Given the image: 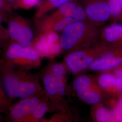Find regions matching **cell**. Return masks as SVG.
Listing matches in <instances>:
<instances>
[{
    "label": "cell",
    "mask_w": 122,
    "mask_h": 122,
    "mask_svg": "<svg viewBox=\"0 0 122 122\" xmlns=\"http://www.w3.org/2000/svg\"><path fill=\"white\" fill-rule=\"evenodd\" d=\"M8 32L12 39L24 47H28L33 38V33L25 19L17 16L9 21Z\"/></svg>",
    "instance_id": "1"
},
{
    "label": "cell",
    "mask_w": 122,
    "mask_h": 122,
    "mask_svg": "<svg viewBox=\"0 0 122 122\" xmlns=\"http://www.w3.org/2000/svg\"><path fill=\"white\" fill-rule=\"evenodd\" d=\"M89 30L82 21L75 22L67 26L63 30L60 38L61 48L65 50L72 48L85 37Z\"/></svg>",
    "instance_id": "2"
},
{
    "label": "cell",
    "mask_w": 122,
    "mask_h": 122,
    "mask_svg": "<svg viewBox=\"0 0 122 122\" xmlns=\"http://www.w3.org/2000/svg\"><path fill=\"white\" fill-rule=\"evenodd\" d=\"M86 16L92 21L104 22L111 16L108 0H83Z\"/></svg>",
    "instance_id": "3"
},
{
    "label": "cell",
    "mask_w": 122,
    "mask_h": 122,
    "mask_svg": "<svg viewBox=\"0 0 122 122\" xmlns=\"http://www.w3.org/2000/svg\"><path fill=\"white\" fill-rule=\"evenodd\" d=\"M5 88L11 97L26 98L35 93L37 87L30 82L20 81L11 76H6L4 80Z\"/></svg>",
    "instance_id": "4"
},
{
    "label": "cell",
    "mask_w": 122,
    "mask_h": 122,
    "mask_svg": "<svg viewBox=\"0 0 122 122\" xmlns=\"http://www.w3.org/2000/svg\"><path fill=\"white\" fill-rule=\"evenodd\" d=\"M92 57L87 56L81 51L76 52L70 54L66 58V63L73 72H78L86 69L93 61Z\"/></svg>",
    "instance_id": "5"
},
{
    "label": "cell",
    "mask_w": 122,
    "mask_h": 122,
    "mask_svg": "<svg viewBox=\"0 0 122 122\" xmlns=\"http://www.w3.org/2000/svg\"><path fill=\"white\" fill-rule=\"evenodd\" d=\"M6 56L12 59L23 58L34 61L38 59L39 53L33 48L24 47L19 44H13L10 46L6 52Z\"/></svg>",
    "instance_id": "6"
},
{
    "label": "cell",
    "mask_w": 122,
    "mask_h": 122,
    "mask_svg": "<svg viewBox=\"0 0 122 122\" xmlns=\"http://www.w3.org/2000/svg\"><path fill=\"white\" fill-rule=\"evenodd\" d=\"M39 104V100L35 97L25 99L15 105L11 110V116L15 119H19L32 113Z\"/></svg>",
    "instance_id": "7"
},
{
    "label": "cell",
    "mask_w": 122,
    "mask_h": 122,
    "mask_svg": "<svg viewBox=\"0 0 122 122\" xmlns=\"http://www.w3.org/2000/svg\"><path fill=\"white\" fill-rule=\"evenodd\" d=\"M122 63V58L113 57L109 54L104 57L92 62L90 66L92 70H103L109 69L116 67Z\"/></svg>",
    "instance_id": "8"
},
{
    "label": "cell",
    "mask_w": 122,
    "mask_h": 122,
    "mask_svg": "<svg viewBox=\"0 0 122 122\" xmlns=\"http://www.w3.org/2000/svg\"><path fill=\"white\" fill-rule=\"evenodd\" d=\"M57 42L55 37L51 33L41 35L35 43V48L39 52L43 55H51V49L52 45Z\"/></svg>",
    "instance_id": "9"
},
{
    "label": "cell",
    "mask_w": 122,
    "mask_h": 122,
    "mask_svg": "<svg viewBox=\"0 0 122 122\" xmlns=\"http://www.w3.org/2000/svg\"><path fill=\"white\" fill-rule=\"evenodd\" d=\"M74 0H45L40 5L35 13L36 18L42 17L46 13L56 8H58L66 3Z\"/></svg>",
    "instance_id": "10"
},
{
    "label": "cell",
    "mask_w": 122,
    "mask_h": 122,
    "mask_svg": "<svg viewBox=\"0 0 122 122\" xmlns=\"http://www.w3.org/2000/svg\"><path fill=\"white\" fill-rule=\"evenodd\" d=\"M104 35L105 39L109 42H114L122 39V25L114 24L106 27Z\"/></svg>",
    "instance_id": "11"
},
{
    "label": "cell",
    "mask_w": 122,
    "mask_h": 122,
    "mask_svg": "<svg viewBox=\"0 0 122 122\" xmlns=\"http://www.w3.org/2000/svg\"><path fill=\"white\" fill-rule=\"evenodd\" d=\"M44 85L48 95H55L58 92V84L56 78L52 74H48L44 78Z\"/></svg>",
    "instance_id": "12"
},
{
    "label": "cell",
    "mask_w": 122,
    "mask_h": 122,
    "mask_svg": "<svg viewBox=\"0 0 122 122\" xmlns=\"http://www.w3.org/2000/svg\"><path fill=\"white\" fill-rule=\"evenodd\" d=\"M77 95L81 99L90 104H96L100 100V96L96 92L90 90V89L77 92Z\"/></svg>",
    "instance_id": "13"
},
{
    "label": "cell",
    "mask_w": 122,
    "mask_h": 122,
    "mask_svg": "<svg viewBox=\"0 0 122 122\" xmlns=\"http://www.w3.org/2000/svg\"><path fill=\"white\" fill-rule=\"evenodd\" d=\"M73 87L77 92H81L90 89L91 80L87 76H81L75 80Z\"/></svg>",
    "instance_id": "14"
},
{
    "label": "cell",
    "mask_w": 122,
    "mask_h": 122,
    "mask_svg": "<svg viewBox=\"0 0 122 122\" xmlns=\"http://www.w3.org/2000/svg\"><path fill=\"white\" fill-rule=\"evenodd\" d=\"M76 22L78 21H76L74 18L71 17L63 18L54 23L49 31L63 30L67 26Z\"/></svg>",
    "instance_id": "15"
},
{
    "label": "cell",
    "mask_w": 122,
    "mask_h": 122,
    "mask_svg": "<svg viewBox=\"0 0 122 122\" xmlns=\"http://www.w3.org/2000/svg\"><path fill=\"white\" fill-rule=\"evenodd\" d=\"M111 16H118L122 14V0H108Z\"/></svg>",
    "instance_id": "16"
},
{
    "label": "cell",
    "mask_w": 122,
    "mask_h": 122,
    "mask_svg": "<svg viewBox=\"0 0 122 122\" xmlns=\"http://www.w3.org/2000/svg\"><path fill=\"white\" fill-rule=\"evenodd\" d=\"M96 118L99 122H111L114 120L113 114L104 108H100L97 110Z\"/></svg>",
    "instance_id": "17"
},
{
    "label": "cell",
    "mask_w": 122,
    "mask_h": 122,
    "mask_svg": "<svg viewBox=\"0 0 122 122\" xmlns=\"http://www.w3.org/2000/svg\"><path fill=\"white\" fill-rule=\"evenodd\" d=\"M116 77L110 74L102 75L99 79V82L101 86L104 88L114 86Z\"/></svg>",
    "instance_id": "18"
},
{
    "label": "cell",
    "mask_w": 122,
    "mask_h": 122,
    "mask_svg": "<svg viewBox=\"0 0 122 122\" xmlns=\"http://www.w3.org/2000/svg\"><path fill=\"white\" fill-rule=\"evenodd\" d=\"M41 0H19L18 8L31 9L39 5Z\"/></svg>",
    "instance_id": "19"
},
{
    "label": "cell",
    "mask_w": 122,
    "mask_h": 122,
    "mask_svg": "<svg viewBox=\"0 0 122 122\" xmlns=\"http://www.w3.org/2000/svg\"><path fill=\"white\" fill-rule=\"evenodd\" d=\"M65 67L63 66L60 64H57L52 67L51 74L58 81H61L65 73Z\"/></svg>",
    "instance_id": "20"
},
{
    "label": "cell",
    "mask_w": 122,
    "mask_h": 122,
    "mask_svg": "<svg viewBox=\"0 0 122 122\" xmlns=\"http://www.w3.org/2000/svg\"><path fill=\"white\" fill-rule=\"evenodd\" d=\"M47 110V106L44 103L39 104L32 112L34 118L39 119L43 117Z\"/></svg>",
    "instance_id": "21"
},
{
    "label": "cell",
    "mask_w": 122,
    "mask_h": 122,
    "mask_svg": "<svg viewBox=\"0 0 122 122\" xmlns=\"http://www.w3.org/2000/svg\"><path fill=\"white\" fill-rule=\"evenodd\" d=\"M12 6L6 0H0V11L10 13L12 11Z\"/></svg>",
    "instance_id": "22"
},
{
    "label": "cell",
    "mask_w": 122,
    "mask_h": 122,
    "mask_svg": "<svg viewBox=\"0 0 122 122\" xmlns=\"http://www.w3.org/2000/svg\"><path fill=\"white\" fill-rule=\"evenodd\" d=\"M112 114L114 120L122 122V109L116 107L113 110Z\"/></svg>",
    "instance_id": "23"
},
{
    "label": "cell",
    "mask_w": 122,
    "mask_h": 122,
    "mask_svg": "<svg viewBox=\"0 0 122 122\" xmlns=\"http://www.w3.org/2000/svg\"><path fill=\"white\" fill-rule=\"evenodd\" d=\"M114 86L119 91H122V77H116Z\"/></svg>",
    "instance_id": "24"
},
{
    "label": "cell",
    "mask_w": 122,
    "mask_h": 122,
    "mask_svg": "<svg viewBox=\"0 0 122 122\" xmlns=\"http://www.w3.org/2000/svg\"><path fill=\"white\" fill-rule=\"evenodd\" d=\"M15 9L18 8L19 0H6Z\"/></svg>",
    "instance_id": "25"
},
{
    "label": "cell",
    "mask_w": 122,
    "mask_h": 122,
    "mask_svg": "<svg viewBox=\"0 0 122 122\" xmlns=\"http://www.w3.org/2000/svg\"><path fill=\"white\" fill-rule=\"evenodd\" d=\"M6 14L0 11V24L4 20L5 18Z\"/></svg>",
    "instance_id": "26"
},
{
    "label": "cell",
    "mask_w": 122,
    "mask_h": 122,
    "mask_svg": "<svg viewBox=\"0 0 122 122\" xmlns=\"http://www.w3.org/2000/svg\"><path fill=\"white\" fill-rule=\"evenodd\" d=\"M116 77H122V70H117L115 72Z\"/></svg>",
    "instance_id": "27"
},
{
    "label": "cell",
    "mask_w": 122,
    "mask_h": 122,
    "mask_svg": "<svg viewBox=\"0 0 122 122\" xmlns=\"http://www.w3.org/2000/svg\"><path fill=\"white\" fill-rule=\"evenodd\" d=\"M117 107L122 109V98H121L118 102Z\"/></svg>",
    "instance_id": "28"
},
{
    "label": "cell",
    "mask_w": 122,
    "mask_h": 122,
    "mask_svg": "<svg viewBox=\"0 0 122 122\" xmlns=\"http://www.w3.org/2000/svg\"><path fill=\"white\" fill-rule=\"evenodd\" d=\"M0 35H1V33L0 32Z\"/></svg>",
    "instance_id": "29"
}]
</instances>
